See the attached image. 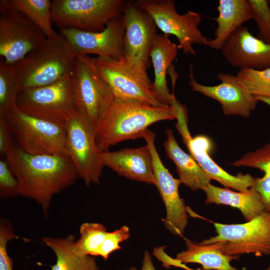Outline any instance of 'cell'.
<instances>
[{
  "label": "cell",
  "instance_id": "15",
  "mask_svg": "<svg viewBox=\"0 0 270 270\" xmlns=\"http://www.w3.org/2000/svg\"><path fill=\"white\" fill-rule=\"evenodd\" d=\"M60 32L78 56L92 54L117 59L124 55L125 26L122 14L112 20L100 32L76 29H62Z\"/></svg>",
  "mask_w": 270,
  "mask_h": 270
},
{
  "label": "cell",
  "instance_id": "29",
  "mask_svg": "<svg viewBox=\"0 0 270 270\" xmlns=\"http://www.w3.org/2000/svg\"><path fill=\"white\" fill-rule=\"evenodd\" d=\"M108 232L106 228L102 224L83 223L80 228V238L76 240L74 246L82 254L97 256Z\"/></svg>",
  "mask_w": 270,
  "mask_h": 270
},
{
  "label": "cell",
  "instance_id": "4",
  "mask_svg": "<svg viewBox=\"0 0 270 270\" xmlns=\"http://www.w3.org/2000/svg\"><path fill=\"white\" fill-rule=\"evenodd\" d=\"M16 105L28 115L64 124L82 112L70 73L52 84L21 90Z\"/></svg>",
  "mask_w": 270,
  "mask_h": 270
},
{
  "label": "cell",
  "instance_id": "32",
  "mask_svg": "<svg viewBox=\"0 0 270 270\" xmlns=\"http://www.w3.org/2000/svg\"><path fill=\"white\" fill-rule=\"evenodd\" d=\"M20 196L18 183L8 162L4 158L0 160V197L1 199L14 198Z\"/></svg>",
  "mask_w": 270,
  "mask_h": 270
},
{
  "label": "cell",
  "instance_id": "36",
  "mask_svg": "<svg viewBox=\"0 0 270 270\" xmlns=\"http://www.w3.org/2000/svg\"><path fill=\"white\" fill-rule=\"evenodd\" d=\"M256 99L258 101L264 102L270 106V98L264 96H256Z\"/></svg>",
  "mask_w": 270,
  "mask_h": 270
},
{
  "label": "cell",
  "instance_id": "2",
  "mask_svg": "<svg viewBox=\"0 0 270 270\" xmlns=\"http://www.w3.org/2000/svg\"><path fill=\"white\" fill-rule=\"evenodd\" d=\"M177 118L174 106H156L145 102L115 98L94 128L96 140L102 152L128 140L142 138L151 124Z\"/></svg>",
  "mask_w": 270,
  "mask_h": 270
},
{
  "label": "cell",
  "instance_id": "23",
  "mask_svg": "<svg viewBox=\"0 0 270 270\" xmlns=\"http://www.w3.org/2000/svg\"><path fill=\"white\" fill-rule=\"evenodd\" d=\"M218 16L214 20L218 24L214 38L210 40L208 46L218 50L225 40L236 29L252 18L248 0H220L218 6Z\"/></svg>",
  "mask_w": 270,
  "mask_h": 270
},
{
  "label": "cell",
  "instance_id": "28",
  "mask_svg": "<svg viewBox=\"0 0 270 270\" xmlns=\"http://www.w3.org/2000/svg\"><path fill=\"white\" fill-rule=\"evenodd\" d=\"M21 84L13 64L0 61V117L18 108L16 100Z\"/></svg>",
  "mask_w": 270,
  "mask_h": 270
},
{
  "label": "cell",
  "instance_id": "34",
  "mask_svg": "<svg viewBox=\"0 0 270 270\" xmlns=\"http://www.w3.org/2000/svg\"><path fill=\"white\" fill-rule=\"evenodd\" d=\"M12 129L5 117H0V154L4 158L10 150L15 145Z\"/></svg>",
  "mask_w": 270,
  "mask_h": 270
},
{
  "label": "cell",
  "instance_id": "26",
  "mask_svg": "<svg viewBox=\"0 0 270 270\" xmlns=\"http://www.w3.org/2000/svg\"><path fill=\"white\" fill-rule=\"evenodd\" d=\"M50 0H1L0 6L12 8L24 14L42 31L48 38L58 34L52 28Z\"/></svg>",
  "mask_w": 270,
  "mask_h": 270
},
{
  "label": "cell",
  "instance_id": "17",
  "mask_svg": "<svg viewBox=\"0 0 270 270\" xmlns=\"http://www.w3.org/2000/svg\"><path fill=\"white\" fill-rule=\"evenodd\" d=\"M220 50L229 64L240 70L270 68V44L254 37L246 26H241L232 32Z\"/></svg>",
  "mask_w": 270,
  "mask_h": 270
},
{
  "label": "cell",
  "instance_id": "31",
  "mask_svg": "<svg viewBox=\"0 0 270 270\" xmlns=\"http://www.w3.org/2000/svg\"><path fill=\"white\" fill-rule=\"evenodd\" d=\"M252 18L257 23L259 33L257 38L270 44V8L266 0H248Z\"/></svg>",
  "mask_w": 270,
  "mask_h": 270
},
{
  "label": "cell",
  "instance_id": "3",
  "mask_svg": "<svg viewBox=\"0 0 270 270\" xmlns=\"http://www.w3.org/2000/svg\"><path fill=\"white\" fill-rule=\"evenodd\" d=\"M78 56L64 36L48 38L13 64L21 90L54 83L69 74Z\"/></svg>",
  "mask_w": 270,
  "mask_h": 270
},
{
  "label": "cell",
  "instance_id": "19",
  "mask_svg": "<svg viewBox=\"0 0 270 270\" xmlns=\"http://www.w3.org/2000/svg\"><path fill=\"white\" fill-rule=\"evenodd\" d=\"M102 158L104 166L108 167L120 176L156 184L152 156L146 144L136 148L103 152Z\"/></svg>",
  "mask_w": 270,
  "mask_h": 270
},
{
  "label": "cell",
  "instance_id": "39",
  "mask_svg": "<svg viewBox=\"0 0 270 270\" xmlns=\"http://www.w3.org/2000/svg\"><path fill=\"white\" fill-rule=\"evenodd\" d=\"M268 4H270V0H268Z\"/></svg>",
  "mask_w": 270,
  "mask_h": 270
},
{
  "label": "cell",
  "instance_id": "24",
  "mask_svg": "<svg viewBox=\"0 0 270 270\" xmlns=\"http://www.w3.org/2000/svg\"><path fill=\"white\" fill-rule=\"evenodd\" d=\"M186 245L187 249L178 253L176 256V259L184 264H200L203 270H240L230 264L239 256L224 254L220 242L202 245L186 239Z\"/></svg>",
  "mask_w": 270,
  "mask_h": 270
},
{
  "label": "cell",
  "instance_id": "20",
  "mask_svg": "<svg viewBox=\"0 0 270 270\" xmlns=\"http://www.w3.org/2000/svg\"><path fill=\"white\" fill-rule=\"evenodd\" d=\"M178 49L168 35L158 34L150 52L154 72L152 90L156 100L164 106H172L175 98L168 87L166 74L177 56Z\"/></svg>",
  "mask_w": 270,
  "mask_h": 270
},
{
  "label": "cell",
  "instance_id": "11",
  "mask_svg": "<svg viewBox=\"0 0 270 270\" xmlns=\"http://www.w3.org/2000/svg\"><path fill=\"white\" fill-rule=\"evenodd\" d=\"M0 56L14 64L42 44L47 38L22 12L0 6Z\"/></svg>",
  "mask_w": 270,
  "mask_h": 270
},
{
  "label": "cell",
  "instance_id": "37",
  "mask_svg": "<svg viewBox=\"0 0 270 270\" xmlns=\"http://www.w3.org/2000/svg\"><path fill=\"white\" fill-rule=\"evenodd\" d=\"M265 270H270V264L268 266Z\"/></svg>",
  "mask_w": 270,
  "mask_h": 270
},
{
  "label": "cell",
  "instance_id": "6",
  "mask_svg": "<svg viewBox=\"0 0 270 270\" xmlns=\"http://www.w3.org/2000/svg\"><path fill=\"white\" fill-rule=\"evenodd\" d=\"M125 2L124 0H54L51 19L60 30L100 32L122 14Z\"/></svg>",
  "mask_w": 270,
  "mask_h": 270
},
{
  "label": "cell",
  "instance_id": "10",
  "mask_svg": "<svg viewBox=\"0 0 270 270\" xmlns=\"http://www.w3.org/2000/svg\"><path fill=\"white\" fill-rule=\"evenodd\" d=\"M138 2L164 34L176 36L179 43L178 48L185 54H196L192 47L194 44L208 46L210 39L203 36L198 28L202 20L199 14L189 10L179 14L173 0H140Z\"/></svg>",
  "mask_w": 270,
  "mask_h": 270
},
{
  "label": "cell",
  "instance_id": "21",
  "mask_svg": "<svg viewBox=\"0 0 270 270\" xmlns=\"http://www.w3.org/2000/svg\"><path fill=\"white\" fill-rule=\"evenodd\" d=\"M204 192L206 204H224L236 208L246 222L268 211L260 194L252 187L246 192H234L209 184Z\"/></svg>",
  "mask_w": 270,
  "mask_h": 270
},
{
  "label": "cell",
  "instance_id": "27",
  "mask_svg": "<svg viewBox=\"0 0 270 270\" xmlns=\"http://www.w3.org/2000/svg\"><path fill=\"white\" fill-rule=\"evenodd\" d=\"M234 166L257 168L264 172L263 177L256 178L252 186L261 196L264 203L270 206V143L254 152L244 155L230 164Z\"/></svg>",
  "mask_w": 270,
  "mask_h": 270
},
{
  "label": "cell",
  "instance_id": "14",
  "mask_svg": "<svg viewBox=\"0 0 270 270\" xmlns=\"http://www.w3.org/2000/svg\"><path fill=\"white\" fill-rule=\"evenodd\" d=\"M82 110L94 129L115 100L108 84L87 63L78 56L70 72Z\"/></svg>",
  "mask_w": 270,
  "mask_h": 270
},
{
  "label": "cell",
  "instance_id": "7",
  "mask_svg": "<svg viewBox=\"0 0 270 270\" xmlns=\"http://www.w3.org/2000/svg\"><path fill=\"white\" fill-rule=\"evenodd\" d=\"M4 117L22 151L34 155L68 156L65 124L34 117L18 108Z\"/></svg>",
  "mask_w": 270,
  "mask_h": 270
},
{
  "label": "cell",
  "instance_id": "16",
  "mask_svg": "<svg viewBox=\"0 0 270 270\" xmlns=\"http://www.w3.org/2000/svg\"><path fill=\"white\" fill-rule=\"evenodd\" d=\"M190 70L188 84L192 86V91L200 92L218 102L224 114L248 118L255 108L258 100L242 85L236 76L219 73L218 78L221 82L219 84L205 86L195 80L192 64L190 66Z\"/></svg>",
  "mask_w": 270,
  "mask_h": 270
},
{
  "label": "cell",
  "instance_id": "13",
  "mask_svg": "<svg viewBox=\"0 0 270 270\" xmlns=\"http://www.w3.org/2000/svg\"><path fill=\"white\" fill-rule=\"evenodd\" d=\"M122 14L125 26L124 56L147 69L150 66V52L158 34L156 24L138 1H126Z\"/></svg>",
  "mask_w": 270,
  "mask_h": 270
},
{
  "label": "cell",
  "instance_id": "1",
  "mask_svg": "<svg viewBox=\"0 0 270 270\" xmlns=\"http://www.w3.org/2000/svg\"><path fill=\"white\" fill-rule=\"evenodd\" d=\"M18 183L20 196L35 201L47 216L53 196L79 177L68 156L28 154L15 144L4 157Z\"/></svg>",
  "mask_w": 270,
  "mask_h": 270
},
{
  "label": "cell",
  "instance_id": "35",
  "mask_svg": "<svg viewBox=\"0 0 270 270\" xmlns=\"http://www.w3.org/2000/svg\"><path fill=\"white\" fill-rule=\"evenodd\" d=\"M127 270H138L136 267H131ZM140 270H156L152 261L149 252L146 250L144 252L142 264Z\"/></svg>",
  "mask_w": 270,
  "mask_h": 270
},
{
  "label": "cell",
  "instance_id": "25",
  "mask_svg": "<svg viewBox=\"0 0 270 270\" xmlns=\"http://www.w3.org/2000/svg\"><path fill=\"white\" fill-rule=\"evenodd\" d=\"M41 241L50 248L56 256V262L50 270H98L95 258L79 252L75 248V236L42 237Z\"/></svg>",
  "mask_w": 270,
  "mask_h": 270
},
{
  "label": "cell",
  "instance_id": "33",
  "mask_svg": "<svg viewBox=\"0 0 270 270\" xmlns=\"http://www.w3.org/2000/svg\"><path fill=\"white\" fill-rule=\"evenodd\" d=\"M130 236V229L126 226L108 232L98 251L97 256H100L106 260L112 252L121 248L120 244L128 240Z\"/></svg>",
  "mask_w": 270,
  "mask_h": 270
},
{
  "label": "cell",
  "instance_id": "38",
  "mask_svg": "<svg viewBox=\"0 0 270 270\" xmlns=\"http://www.w3.org/2000/svg\"><path fill=\"white\" fill-rule=\"evenodd\" d=\"M192 270H202L200 269V268H198V269H197V270H193V269H192Z\"/></svg>",
  "mask_w": 270,
  "mask_h": 270
},
{
  "label": "cell",
  "instance_id": "12",
  "mask_svg": "<svg viewBox=\"0 0 270 270\" xmlns=\"http://www.w3.org/2000/svg\"><path fill=\"white\" fill-rule=\"evenodd\" d=\"M142 138L146 141L152 156L155 186L166 210V216L162 220L164 226L173 234L184 238L188 224V215L187 207L178 192L182 182L179 178L173 177L162 162L155 146V134L148 129Z\"/></svg>",
  "mask_w": 270,
  "mask_h": 270
},
{
  "label": "cell",
  "instance_id": "22",
  "mask_svg": "<svg viewBox=\"0 0 270 270\" xmlns=\"http://www.w3.org/2000/svg\"><path fill=\"white\" fill-rule=\"evenodd\" d=\"M165 132L166 139L164 145L166 156L176 165L182 184L192 191L204 192L211 180L191 155L180 148L172 130L167 129Z\"/></svg>",
  "mask_w": 270,
  "mask_h": 270
},
{
  "label": "cell",
  "instance_id": "30",
  "mask_svg": "<svg viewBox=\"0 0 270 270\" xmlns=\"http://www.w3.org/2000/svg\"><path fill=\"white\" fill-rule=\"evenodd\" d=\"M236 76L253 96L270 98V68L262 70L242 69Z\"/></svg>",
  "mask_w": 270,
  "mask_h": 270
},
{
  "label": "cell",
  "instance_id": "18",
  "mask_svg": "<svg viewBox=\"0 0 270 270\" xmlns=\"http://www.w3.org/2000/svg\"><path fill=\"white\" fill-rule=\"evenodd\" d=\"M178 131L191 156L210 180L218 182L225 188H230L238 192H246L252 186L256 178L250 174L242 173L236 176L230 174L213 160L209 154L212 146L211 141L208 136L200 134L192 138L188 127L180 128Z\"/></svg>",
  "mask_w": 270,
  "mask_h": 270
},
{
  "label": "cell",
  "instance_id": "5",
  "mask_svg": "<svg viewBox=\"0 0 270 270\" xmlns=\"http://www.w3.org/2000/svg\"><path fill=\"white\" fill-rule=\"evenodd\" d=\"M108 84L115 98L145 102L164 106L156 98L147 69L124 55L117 59L79 56Z\"/></svg>",
  "mask_w": 270,
  "mask_h": 270
},
{
  "label": "cell",
  "instance_id": "9",
  "mask_svg": "<svg viewBox=\"0 0 270 270\" xmlns=\"http://www.w3.org/2000/svg\"><path fill=\"white\" fill-rule=\"evenodd\" d=\"M68 156L88 186L98 184L104 166L94 129L84 113L80 112L65 123Z\"/></svg>",
  "mask_w": 270,
  "mask_h": 270
},
{
  "label": "cell",
  "instance_id": "8",
  "mask_svg": "<svg viewBox=\"0 0 270 270\" xmlns=\"http://www.w3.org/2000/svg\"><path fill=\"white\" fill-rule=\"evenodd\" d=\"M216 234L199 244H222L226 255L253 254L256 256L270 255V211L242 224L213 223Z\"/></svg>",
  "mask_w": 270,
  "mask_h": 270
}]
</instances>
